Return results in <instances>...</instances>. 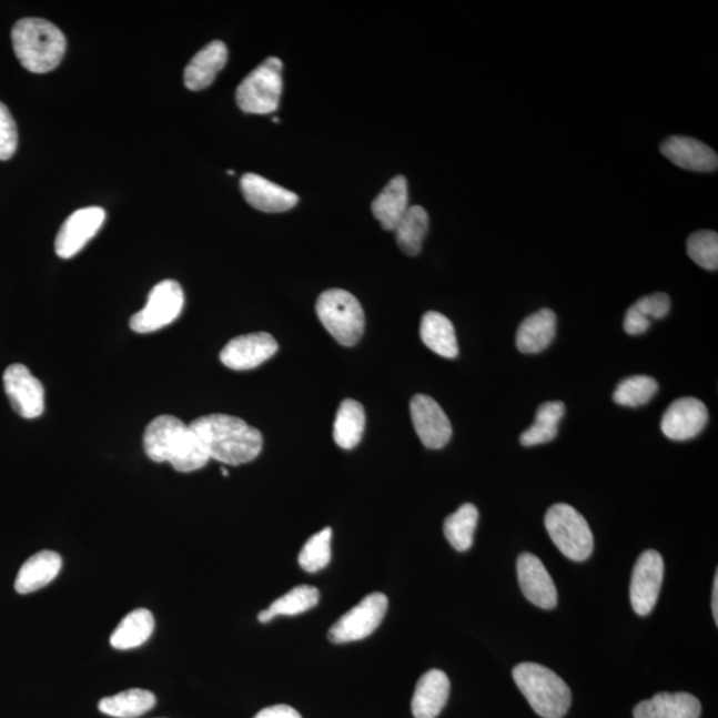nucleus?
Instances as JSON below:
<instances>
[{"label":"nucleus","instance_id":"f257e3e1","mask_svg":"<svg viewBox=\"0 0 718 718\" xmlns=\"http://www.w3.org/2000/svg\"><path fill=\"white\" fill-rule=\"evenodd\" d=\"M211 459L239 466L257 458L263 449V435L245 421L226 414H211L190 425Z\"/></svg>","mask_w":718,"mask_h":718},{"label":"nucleus","instance_id":"f03ea898","mask_svg":"<svg viewBox=\"0 0 718 718\" xmlns=\"http://www.w3.org/2000/svg\"><path fill=\"white\" fill-rule=\"evenodd\" d=\"M143 441L148 458L171 463L179 473L198 472L211 459L192 427L173 415L154 418L146 426Z\"/></svg>","mask_w":718,"mask_h":718},{"label":"nucleus","instance_id":"7ed1b4c3","mask_svg":"<svg viewBox=\"0 0 718 718\" xmlns=\"http://www.w3.org/2000/svg\"><path fill=\"white\" fill-rule=\"evenodd\" d=\"M11 39L20 64L33 73L55 70L65 53L64 33L45 19H20L12 27Z\"/></svg>","mask_w":718,"mask_h":718},{"label":"nucleus","instance_id":"20e7f679","mask_svg":"<svg viewBox=\"0 0 718 718\" xmlns=\"http://www.w3.org/2000/svg\"><path fill=\"white\" fill-rule=\"evenodd\" d=\"M513 677L529 706L542 717L562 718L572 707V689L554 670L535 663H522Z\"/></svg>","mask_w":718,"mask_h":718},{"label":"nucleus","instance_id":"39448f33","mask_svg":"<svg viewBox=\"0 0 718 718\" xmlns=\"http://www.w3.org/2000/svg\"><path fill=\"white\" fill-rule=\"evenodd\" d=\"M321 324L342 346L358 344L365 331V313L360 301L342 289H331L320 295L315 305Z\"/></svg>","mask_w":718,"mask_h":718},{"label":"nucleus","instance_id":"423d86ee","mask_svg":"<svg viewBox=\"0 0 718 718\" xmlns=\"http://www.w3.org/2000/svg\"><path fill=\"white\" fill-rule=\"evenodd\" d=\"M545 525L554 545L569 560L584 562L593 555L594 535L588 522L574 507L559 503L548 509Z\"/></svg>","mask_w":718,"mask_h":718},{"label":"nucleus","instance_id":"0eeeda50","mask_svg":"<svg viewBox=\"0 0 718 718\" xmlns=\"http://www.w3.org/2000/svg\"><path fill=\"white\" fill-rule=\"evenodd\" d=\"M281 93L283 63L279 58H267L241 82L236 102L243 112L265 115L279 109Z\"/></svg>","mask_w":718,"mask_h":718},{"label":"nucleus","instance_id":"6e6552de","mask_svg":"<svg viewBox=\"0 0 718 718\" xmlns=\"http://www.w3.org/2000/svg\"><path fill=\"white\" fill-rule=\"evenodd\" d=\"M184 292L178 281L165 280L154 286L148 295L142 311L132 315L130 326L139 334L161 331L180 317L184 309Z\"/></svg>","mask_w":718,"mask_h":718},{"label":"nucleus","instance_id":"1a4fd4ad","mask_svg":"<svg viewBox=\"0 0 718 718\" xmlns=\"http://www.w3.org/2000/svg\"><path fill=\"white\" fill-rule=\"evenodd\" d=\"M386 595L374 593L367 595L328 630V640L334 644H346L366 639L381 626L387 613Z\"/></svg>","mask_w":718,"mask_h":718},{"label":"nucleus","instance_id":"9d476101","mask_svg":"<svg viewBox=\"0 0 718 718\" xmlns=\"http://www.w3.org/2000/svg\"><path fill=\"white\" fill-rule=\"evenodd\" d=\"M664 577L663 556L648 549L637 559L633 580H630V604L639 616H648L653 613L657 599H659Z\"/></svg>","mask_w":718,"mask_h":718},{"label":"nucleus","instance_id":"9b49d317","mask_svg":"<svg viewBox=\"0 0 718 718\" xmlns=\"http://www.w3.org/2000/svg\"><path fill=\"white\" fill-rule=\"evenodd\" d=\"M4 392L20 417L36 419L44 412V387L24 365H11L3 374Z\"/></svg>","mask_w":718,"mask_h":718},{"label":"nucleus","instance_id":"f8f14e48","mask_svg":"<svg viewBox=\"0 0 718 718\" xmlns=\"http://www.w3.org/2000/svg\"><path fill=\"white\" fill-rule=\"evenodd\" d=\"M105 221L103 208H83L72 213L60 227L55 240V252L60 259L69 260L83 250L97 236Z\"/></svg>","mask_w":718,"mask_h":718},{"label":"nucleus","instance_id":"ddd939ff","mask_svg":"<svg viewBox=\"0 0 718 718\" xmlns=\"http://www.w3.org/2000/svg\"><path fill=\"white\" fill-rule=\"evenodd\" d=\"M277 351V341L270 333H252L227 342L220 360L232 371H252L271 360Z\"/></svg>","mask_w":718,"mask_h":718},{"label":"nucleus","instance_id":"4468645a","mask_svg":"<svg viewBox=\"0 0 718 718\" xmlns=\"http://www.w3.org/2000/svg\"><path fill=\"white\" fill-rule=\"evenodd\" d=\"M415 432L427 448L445 447L452 439L453 427L438 402L425 394H417L411 402Z\"/></svg>","mask_w":718,"mask_h":718},{"label":"nucleus","instance_id":"2eb2a0df","mask_svg":"<svg viewBox=\"0 0 718 718\" xmlns=\"http://www.w3.org/2000/svg\"><path fill=\"white\" fill-rule=\"evenodd\" d=\"M709 413L702 401L688 397L676 400L661 419V432L673 441H689L706 428Z\"/></svg>","mask_w":718,"mask_h":718},{"label":"nucleus","instance_id":"dca6fc26","mask_svg":"<svg viewBox=\"0 0 718 718\" xmlns=\"http://www.w3.org/2000/svg\"><path fill=\"white\" fill-rule=\"evenodd\" d=\"M518 580L528 601L543 609H553L558 604V590L552 575L538 556L523 553L518 558Z\"/></svg>","mask_w":718,"mask_h":718},{"label":"nucleus","instance_id":"f3484780","mask_svg":"<svg viewBox=\"0 0 718 718\" xmlns=\"http://www.w3.org/2000/svg\"><path fill=\"white\" fill-rule=\"evenodd\" d=\"M240 185L246 203L261 212H286L299 203L297 194L256 173H245L241 178Z\"/></svg>","mask_w":718,"mask_h":718},{"label":"nucleus","instance_id":"a211bd4d","mask_svg":"<svg viewBox=\"0 0 718 718\" xmlns=\"http://www.w3.org/2000/svg\"><path fill=\"white\" fill-rule=\"evenodd\" d=\"M669 161L682 170L709 173L717 171V153L700 140L688 136H670L660 145Z\"/></svg>","mask_w":718,"mask_h":718},{"label":"nucleus","instance_id":"6ab92c4d","mask_svg":"<svg viewBox=\"0 0 718 718\" xmlns=\"http://www.w3.org/2000/svg\"><path fill=\"white\" fill-rule=\"evenodd\" d=\"M227 62V49L220 40L204 47L199 51L186 65L184 72V84L188 90L201 91L208 89L219 72L224 69Z\"/></svg>","mask_w":718,"mask_h":718},{"label":"nucleus","instance_id":"aec40b11","mask_svg":"<svg viewBox=\"0 0 718 718\" xmlns=\"http://www.w3.org/2000/svg\"><path fill=\"white\" fill-rule=\"evenodd\" d=\"M449 696V680L439 669L428 670L421 677L412 701L415 718H436L446 707Z\"/></svg>","mask_w":718,"mask_h":718},{"label":"nucleus","instance_id":"412c9836","mask_svg":"<svg viewBox=\"0 0 718 718\" xmlns=\"http://www.w3.org/2000/svg\"><path fill=\"white\" fill-rule=\"evenodd\" d=\"M701 704L686 692L657 694L635 707V718H700Z\"/></svg>","mask_w":718,"mask_h":718},{"label":"nucleus","instance_id":"4be33fe9","mask_svg":"<svg viewBox=\"0 0 718 718\" xmlns=\"http://www.w3.org/2000/svg\"><path fill=\"white\" fill-rule=\"evenodd\" d=\"M63 560L55 552H40L24 562L16 580V590L20 595L36 593L49 586L62 572Z\"/></svg>","mask_w":718,"mask_h":718},{"label":"nucleus","instance_id":"5701e85b","mask_svg":"<svg viewBox=\"0 0 718 718\" xmlns=\"http://www.w3.org/2000/svg\"><path fill=\"white\" fill-rule=\"evenodd\" d=\"M556 334V314L552 309L528 315L516 333V347L520 353L536 354L552 345Z\"/></svg>","mask_w":718,"mask_h":718},{"label":"nucleus","instance_id":"b1692460","mask_svg":"<svg viewBox=\"0 0 718 718\" xmlns=\"http://www.w3.org/2000/svg\"><path fill=\"white\" fill-rule=\"evenodd\" d=\"M408 210V188L404 176L388 181L373 201L372 212L385 231H394Z\"/></svg>","mask_w":718,"mask_h":718},{"label":"nucleus","instance_id":"393cba45","mask_svg":"<svg viewBox=\"0 0 718 718\" xmlns=\"http://www.w3.org/2000/svg\"><path fill=\"white\" fill-rule=\"evenodd\" d=\"M424 344L443 358L458 357L459 347L453 322L438 312H427L421 322Z\"/></svg>","mask_w":718,"mask_h":718},{"label":"nucleus","instance_id":"a878e982","mask_svg":"<svg viewBox=\"0 0 718 718\" xmlns=\"http://www.w3.org/2000/svg\"><path fill=\"white\" fill-rule=\"evenodd\" d=\"M154 630V617L151 610L139 608L124 617L111 635V646L127 650L143 646L150 640Z\"/></svg>","mask_w":718,"mask_h":718},{"label":"nucleus","instance_id":"bb28decb","mask_svg":"<svg viewBox=\"0 0 718 718\" xmlns=\"http://www.w3.org/2000/svg\"><path fill=\"white\" fill-rule=\"evenodd\" d=\"M670 299L667 293L646 295L628 309L624 318V331L629 335H640L648 331L654 320L667 317Z\"/></svg>","mask_w":718,"mask_h":718},{"label":"nucleus","instance_id":"cd10ccee","mask_svg":"<svg viewBox=\"0 0 718 718\" xmlns=\"http://www.w3.org/2000/svg\"><path fill=\"white\" fill-rule=\"evenodd\" d=\"M366 425L365 408L360 402L345 400L342 402L334 422V441L344 449L358 445Z\"/></svg>","mask_w":718,"mask_h":718},{"label":"nucleus","instance_id":"c85d7f7f","mask_svg":"<svg viewBox=\"0 0 718 718\" xmlns=\"http://www.w3.org/2000/svg\"><path fill=\"white\" fill-rule=\"evenodd\" d=\"M156 706V697L150 690L129 689L99 701L100 712L115 718H138Z\"/></svg>","mask_w":718,"mask_h":718},{"label":"nucleus","instance_id":"c756f323","mask_svg":"<svg viewBox=\"0 0 718 718\" xmlns=\"http://www.w3.org/2000/svg\"><path fill=\"white\" fill-rule=\"evenodd\" d=\"M566 414V406L560 401H549L543 404L535 415L534 425L520 435L523 446L545 445L556 438L559 424Z\"/></svg>","mask_w":718,"mask_h":718},{"label":"nucleus","instance_id":"7c9ffc66","mask_svg":"<svg viewBox=\"0 0 718 718\" xmlns=\"http://www.w3.org/2000/svg\"><path fill=\"white\" fill-rule=\"evenodd\" d=\"M428 231V214L419 205L408 206V210L395 226V237L400 250L407 256H417L424 245Z\"/></svg>","mask_w":718,"mask_h":718},{"label":"nucleus","instance_id":"2f4dec72","mask_svg":"<svg viewBox=\"0 0 718 718\" xmlns=\"http://www.w3.org/2000/svg\"><path fill=\"white\" fill-rule=\"evenodd\" d=\"M320 601V590L312 586L294 587L287 594L281 596L280 599L273 601L270 608L263 610L259 615L260 623H270L276 616H297L305 614L306 610L317 606Z\"/></svg>","mask_w":718,"mask_h":718},{"label":"nucleus","instance_id":"473e14b6","mask_svg":"<svg viewBox=\"0 0 718 718\" xmlns=\"http://www.w3.org/2000/svg\"><path fill=\"white\" fill-rule=\"evenodd\" d=\"M479 512L472 503H466L456 512L447 516L443 533L449 545L456 552L465 553L473 547L476 526H478Z\"/></svg>","mask_w":718,"mask_h":718},{"label":"nucleus","instance_id":"72a5a7b5","mask_svg":"<svg viewBox=\"0 0 718 718\" xmlns=\"http://www.w3.org/2000/svg\"><path fill=\"white\" fill-rule=\"evenodd\" d=\"M659 392V384L648 375H635L620 382L614 393V401L617 405L627 407H639L647 405Z\"/></svg>","mask_w":718,"mask_h":718},{"label":"nucleus","instance_id":"f704fd0d","mask_svg":"<svg viewBox=\"0 0 718 718\" xmlns=\"http://www.w3.org/2000/svg\"><path fill=\"white\" fill-rule=\"evenodd\" d=\"M332 528L327 527L305 543L299 556L300 566L304 572L314 574L328 566L332 559Z\"/></svg>","mask_w":718,"mask_h":718},{"label":"nucleus","instance_id":"c9c22d12","mask_svg":"<svg viewBox=\"0 0 718 718\" xmlns=\"http://www.w3.org/2000/svg\"><path fill=\"white\" fill-rule=\"evenodd\" d=\"M688 256L704 270H718V234L714 231H699L690 234L687 241Z\"/></svg>","mask_w":718,"mask_h":718},{"label":"nucleus","instance_id":"e433bc0d","mask_svg":"<svg viewBox=\"0 0 718 718\" xmlns=\"http://www.w3.org/2000/svg\"><path fill=\"white\" fill-rule=\"evenodd\" d=\"M18 148V130L9 109L0 102V160L13 156Z\"/></svg>","mask_w":718,"mask_h":718},{"label":"nucleus","instance_id":"4c0bfd02","mask_svg":"<svg viewBox=\"0 0 718 718\" xmlns=\"http://www.w3.org/2000/svg\"><path fill=\"white\" fill-rule=\"evenodd\" d=\"M254 718H302V717L294 708L284 706V704H280V706H273V707L260 710V712L256 716H254Z\"/></svg>","mask_w":718,"mask_h":718},{"label":"nucleus","instance_id":"58836bf2","mask_svg":"<svg viewBox=\"0 0 718 718\" xmlns=\"http://www.w3.org/2000/svg\"><path fill=\"white\" fill-rule=\"evenodd\" d=\"M712 610L715 616V621L718 624V575L715 576L714 584V597H712Z\"/></svg>","mask_w":718,"mask_h":718},{"label":"nucleus","instance_id":"ea45409f","mask_svg":"<svg viewBox=\"0 0 718 718\" xmlns=\"http://www.w3.org/2000/svg\"><path fill=\"white\" fill-rule=\"evenodd\" d=\"M223 474H224V476H227V472H226L225 468H223Z\"/></svg>","mask_w":718,"mask_h":718}]
</instances>
